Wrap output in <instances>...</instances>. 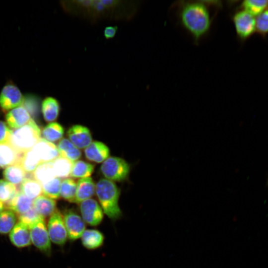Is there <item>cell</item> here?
<instances>
[{"mask_svg":"<svg viewBox=\"0 0 268 268\" xmlns=\"http://www.w3.org/2000/svg\"><path fill=\"white\" fill-rule=\"evenodd\" d=\"M222 7L220 0H179L172 6L178 23L191 36L195 45L209 34Z\"/></svg>","mask_w":268,"mask_h":268,"instance_id":"1","label":"cell"},{"mask_svg":"<svg viewBox=\"0 0 268 268\" xmlns=\"http://www.w3.org/2000/svg\"><path fill=\"white\" fill-rule=\"evenodd\" d=\"M60 4L66 12L90 22L101 20L127 21L138 10V1L123 0H62Z\"/></svg>","mask_w":268,"mask_h":268,"instance_id":"2","label":"cell"},{"mask_svg":"<svg viewBox=\"0 0 268 268\" xmlns=\"http://www.w3.org/2000/svg\"><path fill=\"white\" fill-rule=\"evenodd\" d=\"M95 192L103 212L112 220L119 219L122 211L119 205L120 192L117 185L102 179L95 185Z\"/></svg>","mask_w":268,"mask_h":268,"instance_id":"3","label":"cell"},{"mask_svg":"<svg viewBox=\"0 0 268 268\" xmlns=\"http://www.w3.org/2000/svg\"><path fill=\"white\" fill-rule=\"evenodd\" d=\"M41 138V130L32 119L23 127L12 130L9 142L18 152L23 153L31 149Z\"/></svg>","mask_w":268,"mask_h":268,"instance_id":"4","label":"cell"},{"mask_svg":"<svg viewBox=\"0 0 268 268\" xmlns=\"http://www.w3.org/2000/svg\"><path fill=\"white\" fill-rule=\"evenodd\" d=\"M236 36L241 42L249 39L256 32V19L246 11L239 8L231 15Z\"/></svg>","mask_w":268,"mask_h":268,"instance_id":"5","label":"cell"},{"mask_svg":"<svg viewBox=\"0 0 268 268\" xmlns=\"http://www.w3.org/2000/svg\"><path fill=\"white\" fill-rule=\"evenodd\" d=\"M31 242L47 256L51 253V240L44 217L39 215L29 225Z\"/></svg>","mask_w":268,"mask_h":268,"instance_id":"6","label":"cell"},{"mask_svg":"<svg viewBox=\"0 0 268 268\" xmlns=\"http://www.w3.org/2000/svg\"><path fill=\"white\" fill-rule=\"evenodd\" d=\"M100 170L106 179L112 182L123 181L129 175L130 166L124 159L109 157L102 164Z\"/></svg>","mask_w":268,"mask_h":268,"instance_id":"7","label":"cell"},{"mask_svg":"<svg viewBox=\"0 0 268 268\" xmlns=\"http://www.w3.org/2000/svg\"><path fill=\"white\" fill-rule=\"evenodd\" d=\"M47 230L51 241L58 245H63L68 238L63 216L56 210L50 216Z\"/></svg>","mask_w":268,"mask_h":268,"instance_id":"8","label":"cell"},{"mask_svg":"<svg viewBox=\"0 0 268 268\" xmlns=\"http://www.w3.org/2000/svg\"><path fill=\"white\" fill-rule=\"evenodd\" d=\"M24 98L20 89L12 83L3 86L0 93V106L5 111H10L23 104Z\"/></svg>","mask_w":268,"mask_h":268,"instance_id":"9","label":"cell"},{"mask_svg":"<svg viewBox=\"0 0 268 268\" xmlns=\"http://www.w3.org/2000/svg\"><path fill=\"white\" fill-rule=\"evenodd\" d=\"M80 210L84 221L90 225L97 226L102 221L103 211L96 201L89 199L80 203Z\"/></svg>","mask_w":268,"mask_h":268,"instance_id":"10","label":"cell"},{"mask_svg":"<svg viewBox=\"0 0 268 268\" xmlns=\"http://www.w3.org/2000/svg\"><path fill=\"white\" fill-rule=\"evenodd\" d=\"M63 216L68 238L75 240L81 237L85 230V222L82 217L70 209L66 210Z\"/></svg>","mask_w":268,"mask_h":268,"instance_id":"11","label":"cell"},{"mask_svg":"<svg viewBox=\"0 0 268 268\" xmlns=\"http://www.w3.org/2000/svg\"><path fill=\"white\" fill-rule=\"evenodd\" d=\"M68 139L78 148H85L92 142V135L88 128L80 125H74L67 131Z\"/></svg>","mask_w":268,"mask_h":268,"instance_id":"12","label":"cell"},{"mask_svg":"<svg viewBox=\"0 0 268 268\" xmlns=\"http://www.w3.org/2000/svg\"><path fill=\"white\" fill-rule=\"evenodd\" d=\"M11 243L16 247L24 248L31 244L29 225L19 221L9 233Z\"/></svg>","mask_w":268,"mask_h":268,"instance_id":"13","label":"cell"},{"mask_svg":"<svg viewBox=\"0 0 268 268\" xmlns=\"http://www.w3.org/2000/svg\"><path fill=\"white\" fill-rule=\"evenodd\" d=\"M31 150L39 157L41 163L52 161L60 156L57 146L42 137Z\"/></svg>","mask_w":268,"mask_h":268,"instance_id":"14","label":"cell"},{"mask_svg":"<svg viewBox=\"0 0 268 268\" xmlns=\"http://www.w3.org/2000/svg\"><path fill=\"white\" fill-rule=\"evenodd\" d=\"M31 119L29 111L23 104L9 111L5 116L6 124L13 129L23 127Z\"/></svg>","mask_w":268,"mask_h":268,"instance_id":"15","label":"cell"},{"mask_svg":"<svg viewBox=\"0 0 268 268\" xmlns=\"http://www.w3.org/2000/svg\"><path fill=\"white\" fill-rule=\"evenodd\" d=\"M84 153L89 160L98 163H103L109 157L110 150L105 143L94 141L85 148Z\"/></svg>","mask_w":268,"mask_h":268,"instance_id":"16","label":"cell"},{"mask_svg":"<svg viewBox=\"0 0 268 268\" xmlns=\"http://www.w3.org/2000/svg\"><path fill=\"white\" fill-rule=\"evenodd\" d=\"M23 153L18 152L9 142H0V168L19 164Z\"/></svg>","mask_w":268,"mask_h":268,"instance_id":"17","label":"cell"},{"mask_svg":"<svg viewBox=\"0 0 268 268\" xmlns=\"http://www.w3.org/2000/svg\"><path fill=\"white\" fill-rule=\"evenodd\" d=\"M6 207L17 215L23 214L33 207V200L27 197L20 191H17L12 198L7 202Z\"/></svg>","mask_w":268,"mask_h":268,"instance_id":"18","label":"cell"},{"mask_svg":"<svg viewBox=\"0 0 268 268\" xmlns=\"http://www.w3.org/2000/svg\"><path fill=\"white\" fill-rule=\"evenodd\" d=\"M95 185L90 177L79 179L76 182V190L74 202L80 203L91 199L95 192Z\"/></svg>","mask_w":268,"mask_h":268,"instance_id":"19","label":"cell"},{"mask_svg":"<svg viewBox=\"0 0 268 268\" xmlns=\"http://www.w3.org/2000/svg\"><path fill=\"white\" fill-rule=\"evenodd\" d=\"M33 208L43 217L50 216L57 209L56 202L55 200L40 195L33 200Z\"/></svg>","mask_w":268,"mask_h":268,"instance_id":"20","label":"cell"},{"mask_svg":"<svg viewBox=\"0 0 268 268\" xmlns=\"http://www.w3.org/2000/svg\"><path fill=\"white\" fill-rule=\"evenodd\" d=\"M41 111L46 122H53L59 116L60 111V103L53 97H47L42 102Z\"/></svg>","mask_w":268,"mask_h":268,"instance_id":"21","label":"cell"},{"mask_svg":"<svg viewBox=\"0 0 268 268\" xmlns=\"http://www.w3.org/2000/svg\"><path fill=\"white\" fill-rule=\"evenodd\" d=\"M60 156L68 160L71 162L78 160L81 156L79 149L68 139L62 138L57 145Z\"/></svg>","mask_w":268,"mask_h":268,"instance_id":"22","label":"cell"},{"mask_svg":"<svg viewBox=\"0 0 268 268\" xmlns=\"http://www.w3.org/2000/svg\"><path fill=\"white\" fill-rule=\"evenodd\" d=\"M83 246L89 250L99 248L103 243L104 237L103 234L96 229L85 230L81 236Z\"/></svg>","mask_w":268,"mask_h":268,"instance_id":"23","label":"cell"},{"mask_svg":"<svg viewBox=\"0 0 268 268\" xmlns=\"http://www.w3.org/2000/svg\"><path fill=\"white\" fill-rule=\"evenodd\" d=\"M5 180L14 185H20L26 178V172L20 164H15L6 167L3 172Z\"/></svg>","mask_w":268,"mask_h":268,"instance_id":"24","label":"cell"},{"mask_svg":"<svg viewBox=\"0 0 268 268\" xmlns=\"http://www.w3.org/2000/svg\"><path fill=\"white\" fill-rule=\"evenodd\" d=\"M94 165L82 160L72 163L69 176L71 178H83L90 177Z\"/></svg>","mask_w":268,"mask_h":268,"instance_id":"25","label":"cell"},{"mask_svg":"<svg viewBox=\"0 0 268 268\" xmlns=\"http://www.w3.org/2000/svg\"><path fill=\"white\" fill-rule=\"evenodd\" d=\"M32 174L33 178L41 184L56 177L52 161L41 163Z\"/></svg>","mask_w":268,"mask_h":268,"instance_id":"26","label":"cell"},{"mask_svg":"<svg viewBox=\"0 0 268 268\" xmlns=\"http://www.w3.org/2000/svg\"><path fill=\"white\" fill-rule=\"evenodd\" d=\"M20 185V191L32 200L42 194L41 184L34 178H26Z\"/></svg>","mask_w":268,"mask_h":268,"instance_id":"27","label":"cell"},{"mask_svg":"<svg viewBox=\"0 0 268 268\" xmlns=\"http://www.w3.org/2000/svg\"><path fill=\"white\" fill-rule=\"evenodd\" d=\"M17 215L12 210L6 209L0 213V234L9 233L16 224Z\"/></svg>","mask_w":268,"mask_h":268,"instance_id":"28","label":"cell"},{"mask_svg":"<svg viewBox=\"0 0 268 268\" xmlns=\"http://www.w3.org/2000/svg\"><path fill=\"white\" fill-rule=\"evenodd\" d=\"M64 134L63 126L57 122H51L43 129L41 135L43 138L50 142H54L61 139Z\"/></svg>","mask_w":268,"mask_h":268,"instance_id":"29","label":"cell"},{"mask_svg":"<svg viewBox=\"0 0 268 268\" xmlns=\"http://www.w3.org/2000/svg\"><path fill=\"white\" fill-rule=\"evenodd\" d=\"M62 181V179L56 177L41 184L42 194L53 200L59 199Z\"/></svg>","mask_w":268,"mask_h":268,"instance_id":"30","label":"cell"},{"mask_svg":"<svg viewBox=\"0 0 268 268\" xmlns=\"http://www.w3.org/2000/svg\"><path fill=\"white\" fill-rule=\"evenodd\" d=\"M268 8V0H246L241 2L239 8L249 12L254 16H258Z\"/></svg>","mask_w":268,"mask_h":268,"instance_id":"31","label":"cell"},{"mask_svg":"<svg viewBox=\"0 0 268 268\" xmlns=\"http://www.w3.org/2000/svg\"><path fill=\"white\" fill-rule=\"evenodd\" d=\"M41 161L35 153L31 149L23 153L19 164L26 173H33Z\"/></svg>","mask_w":268,"mask_h":268,"instance_id":"32","label":"cell"},{"mask_svg":"<svg viewBox=\"0 0 268 268\" xmlns=\"http://www.w3.org/2000/svg\"><path fill=\"white\" fill-rule=\"evenodd\" d=\"M76 190V182L71 178H67L62 181L60 196L64 200L74 202Z\"/></svg>","mask_w":268,"mask_h":268,"instance_id":"33","label":"cell"},{"mask_svg":"<svg viewBox=\"0 0 268 268\" xmlns=\"http://www.w3.org/2000/svg\"><path fill=\"white\" fill-rule=\"evenodd\" d=\"M52 163L56 177L65 179L69 176L72 162L59 156L52 161Z\"/></svg>","mask_w":268,"mask_h":268,"instance_id":"34","label":"cell"},{"mask_svg":"<svg viewBox=\"0 0 268 268\" xmlns=\"http://www.w3.org/2000/svg\"><path fill=\"white\" fill-rule=\"evenodd\" d=\"M16 186L4 180H0V201L8 202L17 192Z\"/></svg>","mask_w":268,"mask_h":268,"instance_id":"35","label":"cell"},{"mask_svg":"<svg viewBox=\"0 0 268 268\" xmlns=\"http://www.w3.org/2000/svg\"><path fill=\"white\" fill-rule=\"evenodd\" d=\"M256 32L262 37L268 34V8L256 18Z\"/></svg>","mask_w":268,"mask_h":268,"instance_id":"36","label":"cell"},{"mask_svg":"<svg viewBox=\"0 0 268 268\" xmlns=\"http://www.w3.org/2000/svg\"><path fill=\"white\" fill-rule=\"evenodd\" d=\"M39 216V215L37 214V213L32 207L31 209H30L26 212L18 215L17 217L19 221H21L29 225Z\"/></svg>","mask_w":268,"mask_h":268,"instance_id":"37","label":"cell"},{"mask_svg":"<svg viewBox=\"0 0 268 268\" xmlns=\"http://www.w3.org/2000/svg\"><path fill=\"white\" fill-rule=\"evenodd\" d=\"M12 130H11L8 125L1 121H0V142H9Z\"/></svg>","mask_w":268,"mask_h":268,"instance_id":"38","label":"cell"},{"mask_svg":"<svg viewBox=\"0 0 268 268\" xmlns=\"http://www.w3.org/2000/svg\"><path fill=\"white\" fill-rule=\"evenodd\" d=\"M118 27L117 26H108L104 30V36L108 40L114 38L118 31Z\"/></svg>","mask_w":268,"mask_h":268,"instance_id":"39","label":"cell"},{"mask_svg":"<svg viewBox=\"0 0 268 268\" xmlns=\"http://www.w3.org/2000/svg\"><path fill=\"white\" fill-rule=\"evenodd\" d=\"M6 208V205L5 203L0 201V213L5 210Z\"/></svg>","mask_w":268,"mask_h":268,"instance_id":"40","label":"cell"},{"mask_svg":"<svg viewBox=\"0 0 268 268\" xmlns=\"http://www.w3.org/2000/svg\"><path fill=\"white\" fill-rule=\"evenodd\" d=\"M267 184H268V181H267Z\"/></svg>","mask_w":268,"mask_h":268,"instance_id":"41","label":"cell"}]
</instances>
